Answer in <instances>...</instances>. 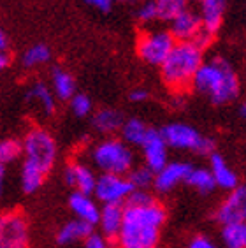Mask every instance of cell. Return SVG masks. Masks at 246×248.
Segmentation results:
<instances>
[{
  "label": "cell",
  "mask_w": 246,
  "mask_h": 248,
  "mask_svg": "<svg viewBox=\"0 0 246 248\" xmlns=\"http://www.w3.org/2000/svg\"><path fill=\"white\" fill-rule=\"evenodd\" d=\"M166 220L167 210L158 201L142 206L125 204V218L116 247L156 248Z\"/></svg>",
  "instance_id": "6da1fadb"
},
{
  "label": "cell",
  "mask_w": 246,
  "mask_h": 248,
  "mask_svg": "<svg viewBox=\"0 0 246 248\" xmlns=\"http://www.w3.org/2000/svg\"><path fill=\"white\" fill-rule=\"evenodd\" d=\"M9 46H11L9 37H7V33L2 30V32H0V51H11Z\"/></svg>",
  "instance_id": "f35d334b"
},
{
  "label": "cell",
  "mask_w": 246,
  "mask_h": 248,
  "mask_svg": "<svg viewBox=\"0 0 246 248\" xmlns=\"http://www.w3.org/2000/svg\"><path fill=\"white\" fill-rule=\"evenodd\" d=\"M0 248H29V222L19 210L0 217Z\"/></svg>",
  "instance_id": "9c48e42d"
},
{
  "label": "cell",
  "mask_w": 246,
  "mask_h": 248,
  "mask_svg": "<svg viewBox=\"0 0 246 248\" xmlns=\"http://www.w3.org/2000/svg\"><path fill=\"white\" fill-rule=\"evenodd\" d=\"M118 2H125V4H136V2H142V0H118Z\"/></svg>",
  "instance_id": "60d3db41"
},
{
  "label": "cell",
  "mask_w": 246,
  "mask_h": 248,
  "mask_svg": "<svg viewBox=\"0 0 246 248\" xmlns=\"http://www.w3.org/2000/svg\"><path fill=\"white\" fill-rule=\"evenodd\" d=\"M90 160L95 169L100 172H111V174H125L136 167V155L132 146L127 144L122 138H108L100 139L90 150Z\"/></svg>",
  "instance_id": "277c9868"
},
{
  "label": "cell",
  "mask_w": 246,
  "mask_h": 248,
  "mask_svg": "<svg viewBox=\"0 0 246 248\" xmlns=\"http://www.w3.org/2000/svg\"><path fill=\"white\" fill-rule=\"evenodd\" d=\"M204 63V49L190 41L176 43L167 60L160 67L164 85L172 93H184L194 85V78Z\"/></svg>",
  "instance_id": "3957f363"
},
{
  "label": "cell",
  "mask_w": 246,
  "mask_h": 248,
  "mask_svg": "<svg viewBox=\"0 0 246 248\" xmlns=\"http://www.w3.org/2000/svg\"><path fill=\"white\" fill-rule=\"evenodd\" d=\"M208 167L211 169V172H213L215 182H216L218 188L232 192L234 188L239 186V176H237V172L229 166V162L223 158V155H220L218 152L209 155Z\"/></svg>",
  "instance_id": "e0dca14e"
},
{
  "label": "cell",
  "mask_w": 246,
  "mask_h": 248,
  "mask_svg": "<svg viewBox=\"0 0 246 248\" xmlns=\"http://www.w3.org/2000/svg\"><path fill=\"white\" fill-rule=\"evenodd\" d=\"M192 88L208 97L215 106H225L239 97L241 85L231 63L223 57H213L204 60L195 74Z\"/></svg>",
  "instance_id": "7a4b0ae2"
},
{
  "label": "cell",
  "mask_w": 246,
  "mask_h": 248,
  "mask_svg": "<svg viewBox=\"0 0 246 248\" xmlns=\"http://www.w3.org/2000/svg\"><path fill=\"white\" fill-rule=\"evenodd\" d=\"M186 2H197V4H200V2H204V0H186Z\"/></svg>",
  "instance_id": "b9f144b4"
},
{
  "label": "cell",
  "mask_w": 246,
  "mask_h": 248,
  "mask_svg": "<svg viewBox=\"0 0 246 248\" xmlns=\"http://www.w3.org/2000/svg\"><path fill=\"white\" fill-rule=\"evenodd\" d=\"M27 99L33 104H37L43 109L44 115H53L57 111V95L53 92L51 85H46L44 81H35L30 85V88L27 90Z\"/></svg>",
  "instance_id": "ffe728a7"
},
{
  "label": "cell",
  "mask_w": 246,
  "mask_h": 248,
  "mask_svg": "<svg viewBox=\"0 0 246 248\" xmlns=\"http://www.w3.org/2000/svg\"><path fill=\"white\" fill-rule=\"evenodd\" d=\"M63 180L72 190L93 196L99 176L95 174L93 167H90L85 162H79V160H74V162L67 164L65 169H63Z\"/></svg>",
  "instance_id": "4fadbf2b"
},
{
  "label": "cell",
  "mask_w": 246,
  "mask_h": 248,
  "mask_svg": "<svg viewBox=\"0 0 246 248\" xmlns=\"http://www.w3.org/2000/svg\"><path fill=\"white\" fill-rule=\"evenodd\" d=\"M160 132L169 144V148L190 150L197 155H211L216 152V144L213 139L183 122H170L162 127Z\"/></svg>",
  "instance_id": "5b68a950"
},
{
  "label": "cell",
  "mask_w": 246,
  "mask_h": 248,
  "mask_svg": "<svg viewBox=\"0 0 246 248\" xmlns=\"http://www.w3.org/2000/svg\"><path fill=\"white\" fill-rule=\"evenodd\" d=\"M142 160L150 169L153 171H160L162 167L169 162V144L164 139L162 132L158 129H150L148 138L144 139V143L141 146Z\"/></svg>",
  "instance_id": "7c38bea8"
},
{
  "label": "cell",
  "mask_w": 246,
  "mask_h": 248,
  "mask_svg": "<svg viewBox=\"0 0 246 248\" xmlns=\"http://www.w3.org/2000/svg\"><path fill=\"white\" fill-rule=\"evenodd\" d=\"M23 143V160L35 164L43 171L49 172L57 162L58 146L51 132L43 127H33L21 139Z\"/></svg>",
  "instance_id": "8992f818"
},
{
  "label": "cell",
  "mask_w": 246,
  "mask_h": 248,
  "mask_svg": "<svg viewBox=\"0 0 246 248\" xmlns=\"http://www.w3.org/2000/svg\"><path fill=\"white\" fill-rule=\"evenodd\" d=\"M85 2L95 9H99L100 13H109L114 4V0H85Z\"/></svg>",
  "instance_id": "8d00e7d4"
},
{
  "label": "cell",
  "mask_w": 246,
  "mask_h": 248,
  "mask_svg": "<svg viewBox=\"0 0 246 248\" xmlns=\"http://www.w3.org/2000/svg\"><path fill=\"white\" fill-rule=\"evenodd\" d=\"M186 248H218V245L206 234H197V236L190 239Z\"/></svg>",
  "instance_id": "e575fe53"
},
{
  "label": "cell",
  "mask_w": 246,
  "mask_h": 248,
  "mask_svg": "<svg viewBox=\"0 0 246 248\" xmlns=\"http://www.w3.org/2000/svg\"><path fill=\"white\" fill-rule=\"evenodd\" d=\"M150 99V92L146 88H134L130 93H128V100L134 102V104H142Z\"/></svg>",
  "instance_id": "d590c367"
},
{
  "label": "cell",
  "mask_w": 246,
  "mask_h": 248,
  "mask_svg": "<svg viewBox=\"0 0 246 248\" xmlns=\"http://www.w3.org/2000/svg\"><path fill=\"white\" fill-rule=\"evenodd\" d=\"M199 13L202 18V29L216 35L223 23L225 0H204L199 4Z\"/></svg>",
  "instance_id": "d6986e66"
},
{
  "label": "cell",
  "mask_w": 246,
  "mask_h": 248,
  "mask_svg": "<svg viewBox=\"0 0 246 248\" xmlns=\"http://www.w3.org/2000/svg\"><path fill=\"white\" fill-rule=\"evenodd\" d=\"M153 201H156V199L150 190H134L132 196L128 197L127 204L142 206V204H150V202H153Z\"/></svg>",
  "instance_id": "836d02e7"
},
{
  "label": "cell",
  "mask_w": 246,
  "mask_h": 248,
  "mask_svg": "<svg viewBox=\"0 0 246 248\" xmlns=\"http://www.w3.org/2000/svg\"><path fill=\"white\" fill-rule=\"evenodd\" d=\"M215 220L222 225L246 220V185H239L229 192V196L220 202L215 211Z\"/></svg>",
  "instance_id": "8fae6325"
},
{
  "label": "cell",
  "mask_w": 246,
  "mask_h": 248,
  "mask_svg": "<svg viewBox=\"0 0 246 248\" xmlns=\"http://www.w3.org/2000/svg\"><path fill=\"white\" fill-rule=\"evenodd\" d=\"M186 185L199 192L200 196H208L215 188H218L213 172H211L209 167H192V171H190L188 178H186Z\"/></svg>",
  "instance_id": "d4e9b609"
},
{
  "label": "cell",
  "mask_w": 246,
  "mask_h": 248,
  "mask_svg": "<svg viewBox=\"0 0 246 248\" xmlns=\"http://www.w3.org/2000/svg\"><path fill=\"white\" fill-rule=\"evenodd\" d=\"M220 239L223 248H246V220L222 225Z\"/></svg>",
  "instance_id": "484cf974"
},
{
  "label": "cell",
  "mask_w": 246,
  "mask_h": 248,
  "mask_svg": "<svg viewBox=\"0 0 246 248\" xmlns=\"http://www.w3.org/2000/svg\"><path fill=\"white\" fill-rule=\"evenodd\" d=\"M46 176H47V172L43 171L41 167L29 162V160H23V164H21V171H19L21 190H23L25 194H35V192L43 186Z\"/></svg>",
  "instance_id": "603a6c76"
},
{
  "label": "cell",
  "mask_w": 246,
  "mask_h": 248,
  "mask_svg": "<svg viewBox=\"0 0 246 248\" xmlns=\"http://www.w3.org/2000/svg\"><path fill=\"white\" fill-rule=\"evenodd\" d=\"M239 115L243 116V118L246 120V99L241 102V106H239Z\"/></svg>",
  "instance_id": "ab89813d"
},
{
  "label": "cell",
  "mask_w": 246,
  "mask_h": 248,
  "mask_svg": "<svg viewBox=\"0 0 246 248\" xmlns=\"http://www.w3.org/2000/svg\"><path fill=\"white\" fill-rule=\"evenodd\" d=\"M176 37L170 30H146L138 39V55L152 67H162L176 46Z\"/></svg>",
  "instance_id": "52a82bcc"
},
{
  "label": "cell",
  "mask_w": 246,
  "mask_h": 248,
  "mask_svg": "<svg viewBox=\"0 0 246 248\" xmlns=\"http://www.w3.org/2000/svg\"><path fill=\"white\" fill-rule=\"evenodd\" d=\"M19 155H23V143L21 141L9 138L0 143V164H2V167L7 166V164L16 162Z\"/></svg>",
  "instance_id": "f546056e"
},
{
  "label": "cell",
  "mask_w": 246,
  "mask_h": 248,
  "mask_svg": "<svg viewBox=\"0 0 246 248\" xmlns=\"http://www.w3.org/2000/svg\"><path fill=\"white\" fill-rule=\"evenodd\" d=\"M123 116L120 111L113 109V108H102V109L95 111L92 116V125L102 136H113L114 132L122 130L123 127Z\"/></svg>",
  "instance_id": "7402d4cb"
},
{
  "label": "cell",
  "mask_w": 246,
  "mask_h": 248,
  "mask_svg": "<svg viewBox=\"0 0 246 248\" xmlns=\"http://www.w3.org/2000/svg\"><path fill=\"white\" fill-rule=\"evenodd\" d=\"M169 30L176 37L178 43L180 41H194L202 32V18H200V13L186 7L183 13H180V15L170 21Z\"/></svg>",
  "instance_id": "9a60e30c"
},
{
  "label": "cell",
  "mask_w": 246,
  "mask_h": 248,
  "mask_svg": "<svg viewBox=\"0 0 246 248\" xmlns=\"http://www.w3.org/2000/svg\"><path fill=\"white\" fill-rule=\"evenodd\" d=\"M136 190L125 174L100 172L93 196L100 204H127L128 197Z\"/></svg>",
  "instance_id": "ba28073f"
},
{
  "label": "cell",
  "mask_w": 246,
  "mask_h": 248,
  "mask_svg": "<svg viewBox=\"0 0 246 248\" xmlns=\"http://www.w3.org/2000/svg\"><path fill=\"white\" fill-rule=\"evenodd\" d=\"M69 106H71L72 115L77 116V118H85V116H90L92 109H93V104H92V99L85 93H76L69 100Z\"/></svg>",
  "instance_id": "1f68e13d"
},
{
  "label": "cell",
  "mask_w": 246,
  "mask_h": 248,
  "mask_svg": "<svg viewBox=\"0 0 246 248\" xmlns=\"http://www.w3.org/2000/svg\"><path fill=\"white\" fill-rule=\"evenodd\" d=\"M49 83H51V88L55 92L57 99L62 100V102H65V100L69 102L77 93L76 79L63 67H53L51 76H49Z\"/></svg>",
  "instance_id": "44dd1931"
},
{
  "label": "cell",
  "mask_w": 246,
  "mask_h": 248,
  "mask_svg": "<svg viewBox=\"0 0 246 248\" xmlns=\"http://www.w3.org/2000/svg\"><path fill=\"white\" fill-rule=\"evenodd\" d=\"M69 210L74 215V218H79L95 227V225L99 224L102 204L92 194H83V192L72 190V194L69 196Z\"/></svg>",
  "instance_id": "5bb4252c"
},
{
  "label": "cell",
  "mask_w": 246,
  "mask_h": 248,
  "mask_svg": "<svg viewBox=\"0 0 246 248\" xmlns=\"http://www.w3.org/2000/svg\"><path fill=\"white\" fill-rule=\"evenodd\" d=\"M148 132H150V127L139 118L125 120L122 130H120L123 141L130 144V146H136V148H141L144 139L148 138Z\"/></svg>",
  "instance_id": "cb8c5ba5"
},
{
  "label": "cell",
  "mask_w": 246,
  "mask_h": 248,
  "mask_svg": "<svg viewBox=\"0 0 246 248\" xmlns=\"http://www.w3.org/2000/svg\"><path fill=\"white\" fill-rule=\"evenodd\" d=\"M93 232V225L86 224L79 218H72L62 225L57 232V243L62 247L83 243L90 234Z\"/></svg>",
  "instance_id": "ac0fdd59"
},
{
  "label": "cell",
  "mask_w": 246,
  "mask_h": 248,
  "mask_svg": "<svg viewBox=\"0 0 246 248\" xmlns=\"http://www.w3.org/2000/svg\"><path fill=\"white\" fill-rule=\"evenodd\" d=\"M127 176L136 190H150V188H153V183H155V171L150 169L146 164L136 166Z\"/></svg>",
  "instance_id": "83f0119b"
},
{
  "label": "cell",
  "mask_w": 246,
  "mask_h": 248,
  "mask_svg": "<svg viewBox=\"0 0 246 248\" xmlns=\"http://www.w3.org/2000/svg\"><path fill=\"white\" fill-rule=\"evenodd\" d=\"M155 2L158 7V18L160 21H167V23H170L176 16L188 7L186 0H155Z\"/></svg>",
  "instance_id": "f1b7e54d"
},
{
  "label": "cell",
  "mask_w": 246,
  "mask_h": 248,
  "mask_svg": "<svg viewBox=\"0 0 246 248\" xmlns=\"http://www.w3.org/2000/svg\"><path fill=\"white\" fill-rule=\"evenodd\" d=\"M125 218V204H102L99 218V232H102L111 243L118 241Z\"/></svg>",
  "instance_id": "2e32d148"
},
{
  "label": "cell",
  "mask_w": 246,
  "mask_h": 248,
  "mask_svg": "<svg viewBox=\"0 0 246 248\" xmlns=\"http://www.w3.org/2000/svg\"><path fill=\"white\" fill-rule=\"evenodd\" d=\"M192 167H194L192 164L184 162V160H169L160 171L155 172V183H153L155 192L167 194L181 183H186Z\"/></svg>",
  "instance_id": "30bf717a"
},
{
  "label": "cell",
  "mask_w": 246,
  "mask_h": 248,
  "mask_svg": "<svg viewBox=\"0 0 246 248\" xmlns=\"http://www.w3.org/2000/svg\"><path fill=\"white\" fill-rule=\"evenodd\" d=\"M83 248H111V241L102 232H93L83 241Z\"/></svg>",
  "instance_id": "d6a6232c"
},
{
  "label": "cell",
  "mask_w": 246,
  "mask_h": 248,
  "mask_svg": "<svg viewBox=\"0 0 246 248\" xmlns=\"http://www.w3.org/2000/svg\"><path fill=\"white\" fill-rule=\"evenodd\" d=\"M11 60H13V57H11V51H0V67H2V69L9 67Z\"/></svg>",
  "instance_id": "74e56055"
},
{
  "label": "cell",
  "mask_w": 246,
  "mask_h": 248,
  "mask_svg": "<svg viewBox=\"0 0 246 248\" xmlns=\"http://www.w3.org/2000/svg\"><path fill=\"white\" fill-rule=\"evenodd\" d=\"M136 18L141 25H150L153 21H158V7L155 0H142L139 2V7L136 9Z\"/></svg>",
  "instance_id": "4dcf8cb0"
},
{
  "label": "cell",
  "mask_w": 246,
  "mask_h": 248,
  "mask_svg": "<svg viewBox=\"0 0 246 248\" xmlns=\"http://www.w3.org/2000/svg\"><path fill=\"white\" fill-rule=\"evenodd\" d=\"M49 60H51V49L43 43L32 44L21 55V65L25 69H35V67L46 65Z\"/></svg>",
  "instance_id": "4316f807"
}]
</instances>
